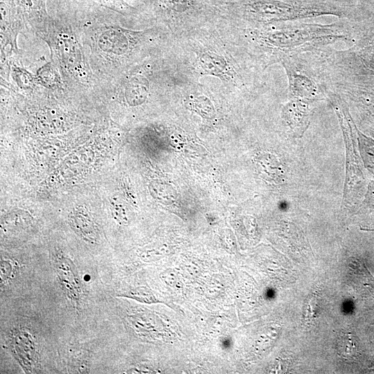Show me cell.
Here are the masks:
<instances>
[{"instance_id":"cell-3","label":"cell","mask_w":374,"mask_h":374,"mask_svg":"<svg viewBox=\"0 0 374 374\" xmlns=\"http://www.w3.org/2000/svg\"><path fill=\"white\" fill-rule=\"evenodd\" d=\"M298 57L299 55L285 57L280 61L286 72L290 94L294 98L308 103L321 99L325 94V87Z\"/></svg>"},{"instance_id":"cell-2","label":"cell","mask_w":374,"mask_h":374,"mask_svg":"<svg viewBox=\"0 0 374 374\" xmlns=\"http://www.w3.org/2000/svg\"><path fill=\"white\" fill-rule=\"evenodd\" d=\"M249 12L269 21H289L332 15L349 18L350 7L331 0H262L251 3Z\"/></svg>"},{"instance_id":"cell-5","label":"cell","mask_w":374,"mask_h":374,"mask_svg":"<svg viewBox=\"0 0 374 374\" xmlns=\"http://www.w3.org/2000/svg\"><path fill=\"white\" fill-rule=\"evenodd\" d=\"M14 355L26 371L34 370L38 362L37 347L33 335L26 330H17L11 336Z\"/></svg>"},{"instance_id":"cell-1","label":"cell","mask_w":374,"mask_h":374,"mask_svg":"<svg viewBox=\"0 0 374 374\" xmlns=\"http://www.w3.org/2000/svg\"><path fill=\"white\" fill-rule=\"evenodd\" d=\"M265 36L280 62L285 57L352 39L350 32L339 23H287L269 30Z\"/></svg>"},{"instance_id":"cell-6","label":"cell","mask_w":374,"mask_h":374,"mask_svg":"<svg viewBox=\"0 0 374 374\" xmlns=\"http://www.w3.org/2000/svg\"><path fill=\"white\" fill-rule=\"evenodd\" d=\"M283 117L292 132L302 134L310 121L308 102L293 98L284 107Z\"/></svg>"},{"instance_id":"cell-8","label":"cell","mask_w":374,"mask_h":374,"mask_svg":"<svg viewBox=\"0 0 374 374\" xmlns=\"http://www.w3.org/2000/svg\"><path fill=\"white\" fill-rule=\"evenodd\" d=\"M13 274L12 265L6 260L1 261V284L6 283L12 277Z\"/></svg>"},{"instance_id":"cell-4","label":"cell","mask_w":374,"mask_h":374,"mask_svg":"<svg viewBox=\"0 0 374 374\" xmlns=\"http://www.w3.org/2000/svg\"><path fill=\"white\" fill-rule=\"evenodd\" d=\"M55 268L66 296L76 307L79 306L82 297V289L75 265L69 258L59 256L56 259Z\"/></svg>"},{"instance_id":"cell-7","label":"cell","mask_w":374,"mask_h":374,"mask_svg":"<svg viewBox=\"0 0 374 374\" xmlns=\"http://www.w3.org/2000/svg\"><path fill=\"white\" fill-rule=\"evenodd\" d=\"M337 351L342 358L348 359L354 357L356 353L355 339L348 332L341 333L337 341Z\"/></svg>"},{"instance_id":"cell-9","label":"cell","mask_w":374,"mask_h":374,"mask_svg":"<svg viewBox=\"0 0 374 374\" xmlns=\"http://www.w3.org/2000/svg\"><path fill=\"white\" fill-rule=\"evenodd\" d=\"M222 346H223L224 348L226 349L227 348L230 346V340L229 339H226V337L224 338L222 341Z\"/></svg>"}]
</instances>
